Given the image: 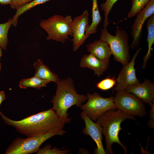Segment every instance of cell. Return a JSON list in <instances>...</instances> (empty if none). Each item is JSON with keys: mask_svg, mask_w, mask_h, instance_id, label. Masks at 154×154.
Instances as JSON below:
<instances>
[{"mask_svg": "<svg viewBox=\"0 0 154 154\" xmlns=\"http://www.w3.org/2000/svg\"><path fill=\"white\" fill-rule=\"evenodd\" d=\"M125 90L133 94L151 107L154 103L152 102L154 98V84L148 79L141 83L128 86Z\"/></svg>", "mask_w": 154, "mask_h": 154, "instance_id": "cell-13", "label": "cell"}, {"mask_svg": "<svg viewBox=\"0 0 154 154\" xmlns=\"http://www.w3.org/2000/svg\"><path fill=\"white\" fill-rule=\"evenodd\" d=\"M50 144L46 145L43 147L39 149L37 153V154H67L70 151L67 149L61 150L56 147L52 148Z\"/></svg>", "mask_w": 154, "mask_h": 154, "instance_id": "cell-24", "label": "cell"}, {"mask_svg": "<svg viewBox=\"0 0 154 154\" xmlns=\"http://www.w3.org/2000/svg\"><path fill=\"white\" fill-rule=\"evenodd\" d=\"M66 133L63 129L22 138H16L6 150L5 154H31L37 153L41 145L52 137Z\"/></svg>", "mask_w": 154, "mask_h": 154, "instance_id": "cell-5", "label": "cell"}, {"mask_svg": "<svg viewBox=\"0 0 154 154\" xmlns=\"http://www.w3.org/2000/svg\"><path fill=\"white\" fill-rule=\"evenodd\" d=\"M110 59L102 60L97 58L92 54H84L82 58L80 66L83 68H88L94 72V74L98 77L103 75L104 72L108 68Z\"/></svg>", "mask_w": 154, "mask_h": 154, "instance_id": "cell-14", "label": "cell"}, {"mask_svg": "<svg viewBox=\"0 0 154 154\" xmlns=\"http://www.w3.org/2000/svg\"><path fill=\"white\" fill-rule=\"evenodd\" d=\"M92 23L88 26L86 31V35L88 37L90 34L95 33L96 32L97 26L102 20L97 0H92Z\"/></svg>", "mask_w": 154, "mask_h": 154, "instance_id": "cell-18", "label": "cell"}, {"mask_svg": "<svg viewBox=\"0 0 154 154\" xmlns=\"http://www.w3.org/2000/svg\"><path fill=\"white\" fill-rule=\"evenodd\" d=\"M113 101L117 109L129 115L143 117L147 114L145 103L125 90L117 91Z\"/></svg>", "mask_w": 154, "mask_h": 154, "instance_id": "cell-8", "label": "cell"}, {"mask_svg": "<svg viewBox=\"0 0 154 154\" xmlns=\"http://www.w3.org/2000/svg\"><path fill=\"white\" fill-rule=\"evenodd\" d=\"M12 0H0V4L1 5L10 4Z\"/></svg>", "mask_w": 154, "mask_h": 154, "instance_id": "cell-29", "label": "cell"}, {"mask_svg": "<svg viewBox=\"0 0 154 154\" xmlns=\"http://www.w3.org/2000/svg\"><path fill=\"white\" fill-rule=\"evenodd\" d=\"M33 0H12L10 4L12 9H17L21 6L31 2Z\"/></svg>", "mask_w": 154, "mask_h": 154, "instance_id": "cell-26", "label": "cell"}, {"mask_svg": "<svg viewBox=\"0 0 154 154\" xmlns=\"http://www.w3.org/2000/svg\"><path fill=\"white\" fill-rule=\"evenodd\" d=\"M5 92L3 91H0V106L3 101L6 99Z\"/></svg>", "mask_w": 154, "mask_h": 154, "instance_id": "cell-28", "label": "cell"}, {"mask_svg": "<svg viewBox=\"0 0 154 154\" xmlns=\"http://www.w3.org/2000/svg\"><path fill=\"white\" fill-rule=\"evenodd\" d=\"M33 66L35 69L34 76L56 84L59 82L60 80L58 76L52 72L41 60L38 59L34 63Z\"/></svg>", "mask_w": 154, "mask_h": 154, "instance_id": "cell-16", "label": "cell"}, {"mask_svg": "<svg viewBox=\"0 0 154 154\" xmlns=\"http://www.w3.org/2000/svg\"><path fill=\"white\" fill-rule=\"evenodd\" d=\"M154 103L151 106V109L150 111V119L148 123V125L150 128H154Z\"/></svg>", "mask_w": 154, "mask_h": 154, "instance_id": "cell-27", "label": "cell"}, {"mask_svg": "<svg viewBox=\"0 0 154 154\" xmlns=\"http://www.w3.org/2000/svg\"><path fill=\"white\" fill-rule=\"evenodd\" d=\"M2 49L0 48V72L1 70V57L2 55Z\"/></svg>", "mask_w": 154, "mask_h": 154, "instance_id": "cell-30", "label": "cell"}, {"mask_svg": "<svg viewBox=\"0 0 154 154\" xmlns=\"http://www.w3.org/2000/svg\"><path fill=\"white\" fill-rule=\"evenodd\" d=\"M50 0H33L30 3L20 7L17 9L16 13L13 17L12 24L14 27H16L17 23L18 18L21 15L34 7L44 3Z\"/></svg>", "mask_w": 154, "mask_h": 154, "instance_id": "cell-20", "label": "cell"}, {"mask_svg": "<svg viewBox=\"0 0 154 154\" xmlns=\"http://www.w3.org/2000/svg\"><path fill=\"white\" fill-rule=\"evenodd\" d=\"M81 119L84 120L85 126L82 130L83 133L89 135L96 142L97 148L95 149L96 154H106L102 142L103 131L101 127L95 123L83 111L81 113Z\"/></svg>", "mask_w": 154, "mask_h": 154, "instance_id": "cell-12", "label": "cell"}, {"mask_svg": "<svg viewBox=\"0 0 154 154\" xmlns=\"http://www.w3.org/2000/svg\"><path fill=\"white\" fill-rule=\"evenodd\" d=\"M117 84L116 79L108 77L98 82L96 86L100 90L106 91L111 89Z\"/></svg>", "mask_w": 154, "mask_h": 154, "instance_id": "cell-25", "label": "cell"}, {"mask_svg": "<svg viewBox=\"0 0 154 154\" xmlns=\"http://www.w3.org/2000/svg\"><path fill=\"white\" fill-rule=\"evenodd\" d=\"M12 19L10 18L4 23L0 24V48L6 50L9 43L8 33L12 23Z\"/></svg>", "mask_w": 154, "mask_h": 154, "instance_id": "cell-21", "label": "cell"}, {"mask_svg": "<svg viewBox=\"0 0 154 154\" xmlns=\"http://www.w3.org/2000/svg\"><path fill=\"white\" fill-rule=\"evenodd\" d=\"M101 32L100 40L108 44L114 59L123 66L128 64L131 58L128 33L124 30L117 29L116 35L114 36L108 31L106 28L102 29Z\"/></svg>", "mask_w": 154, "mask_h": 154, "instance_id": "cell-4", "label": "cell"}, {"mask_svg": "<svg viewBox=\"0 0 154 154\" xmlns=\"http://www.w3.org/2000/svg\"><path fill=\"white\" fill-rule=\"evenodd\" d=\"M118 0H106V2L101 5V10L104 13L103 27L107 28L110 23L108 21L109 14L114 5Z\"/></svg>", "mask_w": 154, "mask_h": 154, "instance_id": "cell-23", "label": "cell"}, {"mask_svg": "<svg viewBox=\"0 0 154 154\" xmlns=\"http://www.w3.org/2000/svg\"><path fill=\"white\" fill-rule=\"evenodd\" d=\"M72 20L70 15L64 17L55 15L41 20L39 25L48 33L47 40H52L64 43L66 39H69V36H72Z\"/></svg>", "mask_w": 154, "mask_h": 154, "instance_id": "cell-6", "label": "cell"}, {"mask_svg": "<svg viewBox=\"0 0 154 154\" xmlns=\"http://www.w3.org/2000/svg\"><path fill=\"white\" fill-rule=\"evenodd\" d=\"M87 51L97 58L105 60L109 59L112 55L108 44L100 40H95L86 45Z\"/></svg>", "mask_w": 154, "mask_h": 154, "instance_id": "cell-15", "label": "cell"}, {"mask_svg": "<svg viewBox=\"0 0 154 154\" xmlns=\"http://www.w3.org/2000/svg\"><path fill=\"white\" fill-rule=\"evenodd\" d=\"M50 82L49 80H43L34 76L31 78L22 79L19 82V86L21 89L31 87L40 89L46 86Z\"/></svg>", "mask_w": 154, "mask_h": 154, "instance_id": "cell-19", "label": "cell"}, {"mask_svg": "<svg viewBox=\"0 0 154 154\" xmlns=\"http://www.w3.org/2000/svg\"><path fill=\"white\" fill-rule=\"evenodd\" d=\"M89 14L85 10L81 15L74 18L71 24L73 38V50L75 51L82 45L88 37L86 31L89 25Z\"/></svg>", "mask_w": 154, "mask_h": 154, "instance_id": "cell-10", "label": "cell"}, {"mask_svg": "<svg viewBox=\"0 0 154 154\" xmlns=\"http://www.w3.org/2000/svg\"><path fill=\"white\" fill-rule=\"evenodd\" d=\"M5 123L15 128L17 131L27 137L63 129L71 118L60 117L52 108L33 115L20 120L11 119L0 112Z\"/></svg>", "mask_w": 154, "mask_h": 154, "instance_id": "cell-1", "label": "cell"}, {"mask_svg": "<svg viewBox=\"0 0 154 154\" xmlns=\"http://www.w3.org/2000/svg\"><path fill=\"white\" fill-rule=\"evenodd\" d=\"M154 13V0H150L136 15V17L132 27L131 36L133 39L129 45L130 48L134 50L139 45L144 23L146 20Z\"/></svg>", "mask_w": 154, "mask_h": 154, "instance_id": "cell-9", "label": "cell"}, {"mask_svg": "<svg viewBox=\"0 0 154 154\" xmlns=\"http://www.w3.org/2000/svg\"><path fill=\"white\" fill-rule=\"evenodd\" d=\"M87 102L80 108L91 120L96 121L98 118L106 112L117 108L113 101V96L108 98L101 97L97 92L92 94L88 93Z\"/></svg>", "mask_w": 154, "mask_h": 154, "instance_id": "cell-7", "label": "cell"}, {"mask_svg": "<svg viewBox=\"0 0 154 154\" xmlns=\"http://www.w3.org/2000/svg\"><path fill=\"white\" fill-rule=\"evenodd\" d=\"M57 84L55 95L50 101L53 104L52 108L60 117L67 118L68 109L73 106L80 108L88 97L78 93L73 79L69 77L60 80Z\"/></svg>", "mask_w": 154, "mask_h": 154, "instance_id": "cell-2", "label": "cell"}, {"mask_svg": "<svg viewBox=\"0 0 154 154\" xmlns=\"http://www.w3.org/2000/svg\"><path fill=\"white\" fill-rule=\"evenodd\" d=\"M140 49H138L129 62L123 66L116 79L117 84L115 90L117 91L124 90L127 86L140 83L136 76L135 68V60L139 54Z\"/></svg>", "mask_w": 154, "mask_h": 154, "instance_id": "cell-11", "label": "cell"}, {"mask_svg": "<svg viewBox=\"0 0 154 154\" xmlns=\"http://www.w3.org/2000/svg\"><path fill=\"white\" fill-rule=\"evenodd\" d=\"M116 110H110L105 112L98 118L96 123L101 127L103 134L106 138V147L104 150L106 154H114L112 148L114 143L120 145L123 148L125 153L127 154V147L121 142L119 138V132L122 129L121 124L126 119L136 120L133 116L118 109Z\"/></svg>", "mask_w": 154, "mask_h": 154, "instance_id": "cell-3", "label": "cell"}, {"mask_svg": "<svg viewBox=\"0 0 154 154\" xmlns=\"http://www.w3.org/2000/svg\"><path fill=\"white\" fill-rule=\"evenodd\" d=\"M146 28L148 31L147 41L148 42V50L147 53L144 56L142 66V69L146 68L147 62L151 56V50L154 43V15H152L147 19Z\"/></svg>", "mask_w": 154, "mask_h": 154, "instance_id": "cell-17", "label": "cell"}, {"mask_svg": "<svg viewBox=\"0 0 154 154\" xmlns=\"http://www.w3.org/2000/svg\"><path fill=\"white\" fill-rule=\"evenodd\" d=\"M150 0H132V6L127 15L128 18L135 16L141 10Z\"/></svg>", "mask_w": 154, "mask_h": 154, "instance_id": "cell-22", "label": "cell"}]
</instances>
